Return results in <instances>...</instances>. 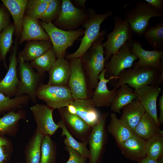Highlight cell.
<instances>
[{
	"mask_svg": "<svg viewBox=\"0 0 163 163\" xmlns=\"http://www.w3.org/2000/svg\"><path fill=\"white\" fill-rule=\"evenodd\" d=\"M17 50L18 44L16 40L10 56L8 71L0 82V92L10 97L15 96L19 83L17 69Z\"/></svg>",
	"mask_w": 163,
	"mask_h": 163,
	"instance_id": "e0dca14e",
	"label": "cell"
},
{
	"mask_svg": "<svg viewBox=\"0 0 163 163\" xmlns=\"http://www.w3.org/2000/svg\"><path fill=\"white\" fill-rule=\"evenodd\" d=\"M146 141L133 134L118 146L126 158L139 162L146 156Z\"/></svg>",
	"mask_w": 163,
	"mask_h": 163,
	"instance_id": "ffe728a7",
	"label": "cell"
},
{
	"mask_svg": "<svg viewBox=\"0 0 163 163\" xmlns=\"http://www.w3.org/2000/svg\"><path fill=\"white\" fill-rule=\"evenodd\" d=\"M104 39V36L98 38L81 58L91 89H95L99 82L98 76L104 69L106 61L103 46Z\"/></svg>",
	"mask_w": 163,
	"mask_h": 163,
	"instance_id": "3957f363",
	"label": "cell"
},
{
	"mask_svg": "<svg viewBox=\"0 0 163 163\" xmlns=\"http://www.w3.org/2000/svg\"><path fill=\"white\" fill-rule=\"evenodd\" d=\"M74 1L75 3L78 5L83 6H85V2H86V0H77Z\"/></svg>",
	"mask_w": 163,
	"mask_h": 163,
	"instance_id": "bcb514c9",
	"label": "cell"
},
{
	"mask_svg": "<svg viewBox=\"0 0 163 163\" xmlns=\"http://www.w3.org/2000/svg\"><path fill=\"white\" fill-rule=\"evenodd\" d=\"M9 143L6 139L0 137V163H6L11 157V153L5 150V147Z\"/></svg>",
	"mask_w": 163,
	"mask_h": 163,
	"instance_id": "60d3db41",
	"label": "cell"
},
{
	"mask_svg": "<svg viewBox=\"0 0 163 163\" xmlns=\"http://www.w3.org/2000/svg\"><path fill=\"white\" fill-rule=\"evenodd\" d=\"M44 137V136L35 130L25 147V163H40L41 146Z\"/></svg>",
	"mask_w": 163,
	"mask_h": 163,
	"instance_id": "f1b7e54d",
	"label": "cell"
},
{
	"mask_svg": "<svg viewBox=\"0 0 163 163\" xmlns=\"http://www.w3.org/2000/svg\"><path fill=\"white\" fill-rule=\"evenodd\" d=\"M52 46L50 41H28L19 53L18 57L25 62L31 61L42 55Z\"/></svg>",
	"mask_w": 163,
	"mask_h": 163,
	"instance_id": "4316f807",
	"label": "cell"
},
{
	"mask_svg": "<svg viewBox=\"0 0 163 163\" xmlns=\"http://www.w3.org/2000/svg\"><path fill=\"white\" fill-rule=\"evenodd\" d=\"M69 131L81 142L88 143L91 127L77 115L70 113L66 107L58 109Z\"/></svg>",
	"mask_w": 163,
	"mask_h": 163,
	"instance_id": "2e32d148",
	"label": "cell"
},
{
	"mask_svg": "<svg viewBox=\"0 0 163 163\" xmlns=\"http://www.w3.org/2000/svg\"><path fill=\"white\" fill-rule=\"evenodd\" d=\"M66 107L70 113L80 117L91 128L99 122L101 117L91 99L74 100Z\"/></svg>",
	"mask_w": 163,
	"mask_h": 163,
	"instance_id": "9a60e30c",
	"label": "cell"
},
{
	"mask_svg": "<svg viewBox=\"0 0 163 163\" xmlns=\"http://www.w3.org/2000/svg\"><path fill=\"white\" fill-rule=\"evenodd\" d=\"M52 0H31L28 1L26 15L37 20L40 19Z\"/></svg>",
	"mask_w": 163,
	"mask_h": 163,
	"instance_id": "74e56055",
	"label": "cell"
},
{
	"mask_svg": "<svg viewBox=\"0 0 163 163\" xmlns=\"http://www.w3.org/2000/svg\"><path fill=\"white\" fill-rule=\"evenodd\" d=\"M57 148L55 142L50 136L45 135L41 146L40 163H56Z\"/></svg>",
	"mask_w": 163,
	"mask_h": 163,
	"instance_id": "e575fe53",
	"label": "cell"
},
{
	"mask_svg": "<svg viewBox=\"0 0 163 163\" xmlns=\"http://www.w3.org/2000/svg\"><path fill=\"white\" fill-rule=\"evenodd\" d=\"M88 17L84 10L76 8L70 0H62L55 24L61 29L74 30L79 25L84 23Z\"/></svg>",
	"mask_w": 163,
	"mask_h": 163,
	"instance_id": "30bf717a",
	"label": "cell"
},
{
	"mask_svg": "<svg viewBox=\"0 0 163 163\" xmlns=\"http://www.w3.org/2000/svg\"><path fill=\"white\" fill-rule=\"evenodd\" d=\"M108 113L101 114L99 122L91 128L88 143L89 146V163H99L107 140L105 125Z\"/></svg>",
	"mask_w": 163,
	"mask_h": 163,
	"instance_id": "9c48e42d",
	"label": "cell"
},
{
	"mask_svg": "<svg viewBox=\"0 0 163 163\" xmlns=\"http://www.w3.org/2000/svg\"><path fill=\"white\" fill-rule=\"evenodd\" d=\"M54 109L47 105L38 103L30 108L37 124L36 130L44 136L53 135L59 128L53 119V112Z\"/></svg>",
	"mask_w": 163,
	"mask_h": 163,
	"instance_id": "5bb4252c",
	"label": "cell"
},
{
	"mask_svg": "<svg viewBox=\"0 0 163 163\" xmlns=\"http://www.w3.org/2000/svg\"><path fill=\"white\" fill-rule=\"evenodd\" d=\"M114 22L113 30L107 35V40L103 43L106 61L112 55L116 54L126 43L132 42L133 37V33L129 24L122 18L121 15L114 17Z\"/></svg>",
	"mask_w": 163,
	"mask_h": 163,
	"instance_id": "5b68a950",
	"label": "cell"
},
{
	"mask_svg": "<svg viewBox=\"0 0 163 163\" xmlns=\"http://www.w3.org/2000/svg\"><path fill=\"white\" fill-rule=\"evenodd\" d=\"M163 16V13L158 11L148 3L139 1L132 8L125 11L124 19L129 24L133 33L140 37L143 36L148 27L151 18Z\"/></svg>",
	"mask_w": 163,
	"mask_h": 163,
	"instance_id": "8992f818",
	"label": "cell"
},
{
	"mask_svg": "<svg viewBox=\"0 0 163 163\" xmlns=\"http://www.w3.org/2000/svg\"><path fill=\"white\" fill-rule=\"evenodd\" d=\"M50 41L49 37L39 22L33 18L24 16L22 32L19 43L26 41Z\"/></svg>",
	"mask_w": 163,
	"mask_h": 163,
	"instance_id": "44dd1931",
	"label": "cell"
},
{
	"mask_svg": "<svg viewBox=\"0 0 163 163\" xmlns=\"http://www.w3.org/2000/svg\"><path fill=\"white\" fill-rule=\"evenodd\" d=\"M110 121L107 126V131L114 138L118 145L123 143L133 135L132 131L115 113L110 114Z\"/></svg>",
	"mask_w": 163,
	"mask_h": 163,
	"instance_id": "484cf974",
	"label": "cell"
},
{
	"mask_svg": "<svg viewBox=\"0 0 163 163\" xmlns=\"http://www.w3.org/2000/svg\"><path fill=\"white\" fill-rule=\"evenodd\" d=\"M138 163H157L156 161L147 155L140 161Z\"/></svg>",
	"mask_w": 163,
	"mask_h": 163,
	"instance_id": "f6af8a7d",
	"label": "cell"
},
{
	"mask_svg": "<svg viewBox=\"0 0 163 163\" xmlns=\"http://www.w3.org/2000/svg\"><path fill=\"white\" fill-rule=\"evenodd\" d=\"M48 84L54 86H66L70 74L69 62L64 58H58L49 72Z\"/></svg>",
	"mask_w": 163,
	"mask_h": 163,
	"instance_id": "7402d4cb",
	"label": "cell"
},
{
	"mask_svg": "<svg viewBox=\"0 0 163 163\" xmlns=\"http://www.w3.org/2000/svg\"><path fill=\"white\" fill-rule=\"evenodd\" d=\"M57 124L62 130L61 136H66L64 140L65 145H67L76 150L82 156L87 159L88 158L89 152V149L87 147L88 143L80 142L75 139L67 129L62 120L59 121Z\"/></svg>",
	"mask_w": 163,
	"mask_h": 163,
	"instance_id": "d6a6232c",
	"label": "cell"
},
{
	"mask_svg": "<svg viewBox=\"0 0 163 163\" xmlns=\"http://www.w3.org/2000/svg\"><path fill=\"white\" fill-rule=\"evenodd\" d=\"M19 62L18 76L19 83L17 88L15 97H18L27 94L30 100L36 103L37 92L41 83L43 75L36 72L28 62L24 61L18 57Z\"/></svg>",
	"mask_w": 163,
	"mask_h": 163,
	"instance_id": "52a82bcc",
	"label": "cell"
},
{
	"mask_svg": "<svg viewBox=\"0 0 163 163\" xmlns=\"http://www.w3.org/2000/svg\"><path fill=\"white\" fill-rule=\"evenodd\" d=\"M37 97L45 102L49 107L58 109L66 107L74 100L68 86L48 84L42 83L39 86Z\"/></svg>",
	"mask_w": 163,
	"mask_h": 163,
	"instance_id": "ba28073f",
	"label": "cell"
},
{
	"mask_svg": "<svg viewBox=\"0 0 163 163\" xmlns=\"http://www.w3.org/2000/svg\"><path fill=\"white\" fill-rule=\"evenodd\" d=\"M161 89L157 85H149L144 87L136 92V99L138 100L145 112L150 115L157 124H159L157 116V101Z\"/></svg>",
	"mask_w": 163,
	"mask_h": 163,
	"instance_id": "d6986e66",
	"label": "cell"
},
{
	"mask_svg": "<svg viewBox=\"0 0 163 163\" xmlns=\"http://www.w3.org/2000/svg\"><path fill=\"white\" fill-rule=\"evenodd\" d=\"M113 13L112 11H108L104 13L98 14L94 11H91L89 16L83 24L85 30L78 48L73 53L68 54L66 58L69 59L81 58L98 38L104 36L105 31L104 30L100 32L101 25L105 19L111 16Z\"/></svg>",
	"mask_w": 163,
	"mask_h": 163,
	"instance_id": "7a4b0ae2",
	"label": "cell"
},
{
	"mask_svg": "<svg viewBox=\"0 0 163 163\" xmlns=\"http://www.w3.org/2000/svg\"><path fill=\"white\" fill-rule=\"evenodd\" d=\"M132 132L134 135L146 140L163 133L153 117L146 112Z\"/></svg>",
	"mask_w": 163,
	"mask_h": 163,
	"instance_id": "d4e9b609",
	"label": "cell"
},
{
	"mask_svg": "<svg viewBox=\"0 0 163 163\" xmlns=\"http://www.w3.org/2000/svg\"><path fill=\"white\" fill-rule=\"evenodd\" d=\"M105 72L106 70L104 69L99 75L98 77V82L91 99L96 107L110 106L116 94L117 89L114 88L112 90H110L107 85L108 83L115 78L112 76L106 78Z\"/></svg>",
	"mask_w": 163,
	"mask_h": 163,
	"instance_id": "ac0fdd59",
	"label": "cell"
},
{
	"mask_svg": "<svg viewBox=\"0 0 163 163\" xmlns=\"http://www.w3.org/2000/svg\"><path fill=\"white\" fill-rule=\"evenodd\" d=\"M62 2V1L52 0L49 3L40 18L42 21L46 23L52 22L57 16L58 17L60 11Z\"/></svg>",
	"mask_w": 163,
	"mask_h": 163,
	"instance_id": "f35d334b",
	"label": "cell"
},
{
	"mask_svg": "<svg viewBox=\"0 0 163 163\" xmlns=\"http://www.w3.org/2000/svg\"><path fill=\"white\" fill-rule=\"evenodd\" d=\"M26 116V111L22 109L8 112L0 118V132H8L15 135L18 129L19 121L25 119Z\"/></svg>",
	"mask_w": 163,
	"mask_h": 163,
	"instance_id": "83f0119b",
	"label": "cell"
},
{
	"mask_svg": "<svg viewBox=\"0 0 163 163\" xmlns=\"http://www.w3.org/2000/svg\"><path fill=\"white\" fill-rule=\"evenodd\" d=\"M8 16L4 8H0V32L7 27L9 24Z\"/></svg>",
	"mask_w": 163,
	"mask_h": 163,
	"instance_id": "b9f144b4",
	"label": "cell"
},
{
	"mask_svg": "<svg viewBox=\"0 0 163 163\" xmlns=\"http://www.w3.org/2000/svg\"><path fill=\"white\" fill-rule=\"evenodd\" d=\"M120 119L132 131L137 125L145 111L138 100L125 106L122 109Z\"/></svg>",
	"mask_w": 163,
	"mask_h": 163,
	"instance_id": "cb8c5ba5",
	"label": "cell"
},
{
	"mask_svg": "<svg viewBox=\"0 0 163 163\" xmlns=\"http://www.w3.org/2000/svg\"><path fill=\"white\" fill-rule=\"evenodd\" d=\"M16 163H24L23 161H18Z\"/></svg>",
	"mask_w": 163,
	"mask_h": 163,
	"instance_id": "c3c4849f",
	"label": "cell"
},
{
	"mask_svg": "<svg viewBox=\"0 0 163 163\" xmlns=\"http://www.w3.org/2000/svg\"><path fill=\"white\" fill-rule=\"evenodd\" d=\"M131 42L126 43L116 54L112 56L109 61L105 64V74H108L109 77L112 76L116 79L122 71L132 68L137 58L131 51Z\"/></svg>",
	"mask_w": 163,
	"mask_h": 163,
	"instance_id": "7c38bea8",
	"label": "cell"
},
{
	"mask_svg": "<svg viewBox=\"0 0 163 163\" xmlns=\"http://www.w3.org/2000/svg\"><path fill=\"white\" fill-rule=\"evenodd\" d=\"M65 149L69 155L68 160L65 163H85L86 158L82 156L76 150L67 145H65Z\"/></svg>",
	"mask_w": 163,
	"mask_h": 163,
	"instance_id": "ab89813d",
	"label": "cell"
},
{
	"mask_svg": "<svg viewBox=\"0 0 163 163\" xmlns=\"http://www.w3.org/2000/svg\"><path fill=\"white\" fill-rule=\"evenodd\" d=\"M134 89L126 84L121 85L117 90L116 96L110 106L113 113H120V110L125 106L132 102L136 98Z\"/></svg>",
	"mask_w": 163,
	"mask_h": 163,
	"instance_id": "f546056e",
	"label": "cell"
},
{
	"mask_svg": "<svg viewBox=\"0 0 163 163\" xmlns=\"http://www.w3.org/2000/svg\"><path fill=\"white\" fill-rule=\"evenodd\" d=\"M158 106L160 110L159 116L158 118L160 125L163 123V93L158 99Z\"/></svg>",
	"mask_w": 163,
	"mask_h": 163,
	"instance_id": "ee69618b",
	"label": "cell"
},
{
	"mask_svg": "<svg viewBox=\"0 0 163 163\" xmlns=\"http://www.w3.org/2000/svg\"><path fill=\"white\" fill-rule=\"evenodd\" d=\"M143 36L154 50H163V21L161 20L155 26L148 27Z\"/></svg>",
	"mask_w": 163,
	"mask_h": 163,
	"instance_id": "4dcf8cb0",
	"label": "cell"
},
{
	"mask_svg": "<svg viewBox=\"0 0 163 163\" xmlns=\"http://www.w3.org/2000/svg\"><path fill=\"white\" fill-rule=\"evenodd\" d=\"M8 10L14 21L16 35H21L24 13L28 2L27 0H2Z\"/></svg>",
	"mask_w": 163,
	"mask_h": 163,
	"instance_id": "603a6c76",
	"label": "cell"
},
{
	"mask_svg": "<svg viewBox=\"0 0 163 163\" xmlns=\"http://www.w3.org/2000/svg\"><path fill=\"white\" fill-rule=\"evenodd\" d=\"M30 100V97L27 94L11 98L0 92V112H10L21 109Z\"/></svg>",
	"mask_w": 163,
	"mask_h": 163,
	"instance_id": "836d02e7",
	"label": "cell"
},
{
	"mask_svg": "<svg viewBox=\"0 0 163 163\" xmlns=\"http://www.w3.org/2000/svg\"><path fill=\"white\" fill-rule=\"evenodd\" d=\"M70 74L68 84L74 100L87 99L88 91L81 58L69 59Z\"/></svg>",
	"mask_w": 163,
	"mask_h": 163,
	"instance_id": "8fae6325",
	"label": "cell"
},
{
	"mask_svg": "<svg viewBox=\"0 0 163 163\" xmlns=\"http://www.w3.org/2000/svg\"><path fill=\"white\" fill-rule=\"evenodd\" d=\"M157 163H163V157L161 158L156 161Z\"/></svg>",
	"mask_w": 163,
	"mask_h": 163,
	"instance_id": "7dc6e473",
	"label": "cell"
},
{
	"mask_svg": "<svg viewBox=\"0 0 163 163\" xmlns=\"http://www.w3.org/2000/svg\"><path fill=\"white\" fill-rule=\"evenodd\" d=\"M56 57L52 46L42 55L31 61L30 64L38 73L43 75L52 67L56 61Z\"/></svg>",
	"mask_w": 163,
	"mask_h": 163,
	"instance_id": "1f68e13d",
	"label": "cell"
},
{
	"mask_svg": "<svg viewBox=\"0 0 163 163\" xmlns=\"http://www.w3.org/2000/svg\"><path fill=\"white\" fill-rule=\"evenodd\" d=\"M130 48L131 52L139 59L138 62L133 63V68H139L150 67L159 70L163 68V50H145L142 48V43L137 40L133 41Z\"/></svg>",
	"mask_w": 163,
	"mask_h": 163,
	"instance_id": "4fadbf2b",
	"label": "cell"
},
{
	"mask_svg": "<svg viewBox=\"0 0 163 163\" xmlns=\"http://www.w3.org/2000/svg\"><path fill=\"white\" fill-rule=\"evenodd\" d=\"M162 70L150 67L131 68L122 71L117 78L113 79L114 88L117 89L124 84L128 85L136 93L149 85H156Z\"/></svg>",
	"mask_w": 163,
	"mask_h": 163,
	"instance_id": "6da1fadb",
	"label": "cell"
},
{
	"mask_svg": "<svg viewBox=\"0 0 163 163\" xmlns=\"http://www.w3.org/2000/svg\"><path fill=\"white\" fill-rule=\"evenodd\" d=\"M39 23L48 35L58 58H64L67 49L82 36L85 31L82 29L64 30L57 27L52 22L46 23L40 21Z\"/></svg>",
	"mask_w": 163,
	"mask_h": 163,
	"instance_id": "277c9868",
	"label": "cell"
},
{
	"mask_svg": "<svg viewBox=\"0 0 163 163\" xmlns=\"http://www.w3.org/2000/svg\"><path fill=\"white\" fill-rule=\"evenodd\" d=\"M158 11L163 13V0H144Z\"/></svg>",
	"mask_w": 163,
	"mask_h": 163,
	"instance_id": "7bdbcfd3",
	"label": "cell"
},
{
	"mask_svg": "<svg viewBox=\"0 0 163 163\" xmlns=\"http://www.w3.org/2000/svg\"><path fill=\"white\" fill-rule=\"evenodd\" d=\"M146 155L157 161L163 157V133L146 140Z\"/></svg>",
	"mask_w": 163,
	"mask_h": 163,
	"instance_id": "d590c367",
	"label": "cell"
},
{
	"mask_svg": "<svg viewBox=\"0 0 163 163\" xmlns=\"http://www.w3.org/2000/svg\"><path fill=\"white\" fill-rule=\"evenodd\" d=\"M15 30L14 24H10L0 32V51L4 64L7 68L6 57L13 42V35Z\"/></svg>",
	"mask_w": 163,
	"mask_h": 163,
	"instance_id": "8d00e7d4",
	"label": "cell"
}]
</instances>
